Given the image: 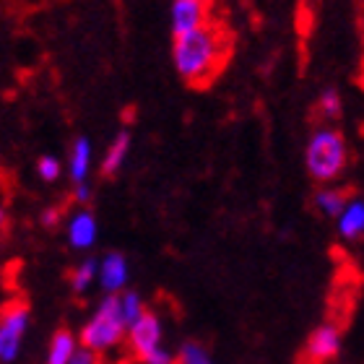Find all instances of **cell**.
I'll return each mask as SVG.
<instances>
[{
  "label": "cell",
  "mask_w": 364,
  "mask_h": 364,
  "mask_svg": "<svg viewBox=\"0 0 364 364\" xmlns=\"http://www.w3.org/2000/svg\"><path fill=\"white\" fill-rule=\"evenodd\" d=\"M232 31L221 23H203L200 29L188 31L172 42V63L177 76L193 89H205L216 81L232 58Z\"/></svg>",
  "instance_id": "obj_1"
},
{
  "label": "cell",
  "mask_w": 364,
  "mask_h": 364,
  "mask_svg": "<svg viewBox=\"0 0 364 364\" xmlns=\"http://www.w3.org/2000/svg\"><path fill=\"white\" fill-rule=\"evenodd\" d=\"M349 164V144L341 130L318 128L304 149V167L307 175L320 185H331L343 175Z\"/></svg>",
  "instance_id": "obj_2"
},
{
  "label": "cell",
  "mask_w": 364,
  "mask_h": 364,
  "mask_svg": "<svg viewBox=\"0 0 364 364\" xmlns=\"http://www.w3.org/2000/svg\"><path fill=\"white\" fill-rule=\"evenodd\" d=\"M125 333H128V326H125V320L120 315V302H117V296L107 294L94 310V315L84 323V328H81V333L76 338L81 349L99 357V354H109L117 346H122Z\"/></svg>",
  "instance_id": "obj_3"
},
{
  "label": "cell",
  "mask_w": 364,
  "mask_h": 364,
  "mask_svg": "<svg viewBox=\"0 0 364 364\" xmlns=\"http://www.w3.org/2000/svg\"><path fill=\"white\" fill-rule=\"evenodd\" d=\"M128 346L130 354L141 364H175V354L161 346L164 341V328L156 312L146 310L141 318L128 328Z\"/></svg>",
  "instance_id": "obj_4"
},
{
  "label": "cell",
  "mask_w": 364,
  "mask_h": 364,
  "mask_svg": "<svg viewBox=\"0 0 364 364\" xmlns=\"http://www.w3.org/2000/svg\"><path fill=\"white\" fill-rule=\"evenodd\" d=\"M26 328H29V307L23 302H11L0 310V364H11L18 359Z\"/></svg>",
  "instance_id": "obj_5"
},
{
  "label": "cell",
  "mask_w": 364,
  "mask_h": 364,
  "mask_svg": "<svg viewBox=\"0 0 364 364\" xmlns=\"http://www.w3.org/2000/svg\"><path fill=\"white\" fill-rule=\"evenodd\" d=\"M341 354V331L336 323H323L310 333L304 357L310 364H326Z\"/></svg>",
  "instance_id": "obj_6"
},
{
  "label": "cell",
  "mask_w": 364,
  "mask_h": 364,
  "mask_svg": "<svg viewBox=\"0 0 364 364\" xmlns=\"http://www.w3.org/2000/svg\"><path fill=\"white\" fill-rule=\"evenodd\" d=\"M211 21V6L203 0H175L172 3V37L200 29Z\"/></svg>",
  "instance_id": "obj_7"
},
{
  "label": "cell",
  "mask_w": 364,
  "mask_h": 364,
  "mask_svg": "<svg viewBox=\"0 0 364 364\" xmlns=\"http://www.w3.org/2000/svg\"><path fill=\"white\" fill-rule=\"evenodd\" d=\"M128 276H130V268H128V260L125 255L120 252H107L105 258L97 260V281L102 284L107 294H122L125 287H128Z\"/></svg>",
  "instance_id": "obj_8"
},
{
  "label": "cell",
  "mask_w": 364,
  "mask_h": 364,
  "mask_svg": "<svg viewBox=\"0 0 364 364\" xmlns=\"http://www.w3.org/2000/svg\"><path fill=\"white\" fill-rule=\"evenodd\" d=\"M65 235H68V245L73 247V250H91V247L97 245V237H99L97 216H94L89 208L76 211L68 219Z\"/></svg>",
  "instance_id": "obj_9"
},
{
  "label": "cell",
  "mask_w": 364,
  "mask_h": 364,
  "mask_svg": "<svg viewBox=\"0 0 364 364\" xmlns=\"http://www.w3.org/2000/svg\"><path fill=\"white\" fill-rule=\"evenodd\" d=\"M338 235L346 242H357L364 235V200L362 198H349V203L343 205V211L338 213Z\"/></svg>",
  "instance_id": "obj_10"
},
{
  "label": "cell",
  "mask_w": 364,
  "mask_h": 364,
  "mask_svg": "<svg viewBox=\"0 0 364 364\" xmlns=\"http://www.w3.org/2000/svg\"><path fill=\"white\" fill-rule=\"evenodd\" d=\"M130 151V133L128 130H120L117 136L112 138V144L107 146V154L102 156V164H99V172L105 177H112L120 172V167L125 164Z\"/></svg>",
  "instance_id": "obj_11"
},
{
  "label": "cell",
  "mask_w": 364,
  "mask_h": 364,
  "mask_svg": "<svg viewBox=\"0 0 364 364\" xmlns=\"http://www.w3.org/2000/svg\"><path fill=\"white\" fill-rule=\"evenodd\" d=\"M89 167H91V141L86 136H78L70 146V156H68V175L70 180L81 185L89 177Z\"/></svg>",
  "instance_id": "obj_12"
},
{
  "label": "cell",
  "mask_w": 364,
  "mask_h": 364,
  "mask_svg": "<svg viewBox=\"0 0 364 364\" xmlns=\"http://www.w3.org/2000/svg\"><path fill=\"white\" fill-rule=\"evenodd\" d=\"M76 351H78L76 333L68 331V328H60V331H55L53 341H50V346H47V362L45 364H68Z\"/></svg>",
  "instance_id": "obj_13"
},
{
  "label": "cell",
  "mask_w": 364,
  "mask_h": 364,
  "mask_svg": "<svg viewBox=\"0 0 364 364\" xmlns=\"http://www.w3.org/2000/svg\"><path fill=\"white\" fill-rule=\"evenodd\" d=\"M349 190L346 188H336V185H326L315 193V205L323 216H331V219H338V213L343 211V205L349 203Z\"/></svg>",
  "instance_id": "obj_14"
},
{
  "label": "cell",
  "mask_w": 364,
  "mask_h": 364,
  "mask_svg": "<svg viewBox=\"0 0 364 364\" xmlns=\"http://www.w3.org/2000/svg\"><path fill=\"white\" fill-rule=\"evenodd\" d=\"M94 281H97V260L94 258L81 260V263L70 271V289H73L76 294H86Z\"/></svg>",
  "instance_id": "obj_15"
},
{
  "label": "cell",
  "mask_w": 364,
  "mask_h": 364,
  "mask_svg": "<svg viewBox=\"0 0 364 364\" xmlns=\"http://www.w3.org/2000/svg\"><path fill=\"white\" fill-rule=\"evenodd\" d=\"M117 302H120V315L122 320H125V326H133L141 315H144L149 307H146V302L141 299V294L138 291H122V294H117Z\"/></svg>",
  "instance_id": "obj_16"
},
{
  "label": "cell",
  "mask_w": 364,
  "mask_h": 364,
  "mask_svg": "<svg viewBox=\"0 0 364 364\" xmlns=\"http://www.w3.org/2000/svg\"><path fill=\"white\" fill-rule=\"evenodd\" d=\"M341 109H343V102H341V94L336 89H326L320 94L318 99V112L328 120H338L341 117Z\"/></svg>",
  "instance_id": "obj_17"
},
{
  "label": "cell",
  "mask_w": 364,
  "mask_h": 364,
  "mask_svg": "<svg viewBox=\"0 0 364 364\" xmlns=\"http://www.w3.org/2000/svg\"><path fill=\"white\" fill-rule=\"evenodd\" d=\"M175 364H213L211 354L205 351V346L190 341L180 349V354L175 357Z\"/></svg>",
  "instance_id": "obj_18"
},
{
  "label": "cell",
  "mask_w": 364,
  "mask_h": 364,
  "mask_svg": "<svg viewBox=\"0 0 364 364\" xmlns=\"http://www.w3.org/2000/svg\"><path fill=\"white\" fill-rule=\"evenodd\" d=\"M37 175H39V180L55 182L58 177L63 175L60 159H55V156H39V161H37Z\"/></svg>",
  "instance_id": "obj_19"
},
{
  "label": "cell",
  "mask_w": 364,
  "mask_h": 364,
  "mask_svg": "<svg viewBox=\"0 0 364 364\" xmlns=\"http://www.w3.org/2000/svg\"><path fill=\"white\" fill-rule=\"evenodd\" d=\"M68 364H102V362H99L97 354H91V351H86V349L78 346V351L73 354V359H70Z\"/></svg>",
  "instance_id": "obj_20"
},
{
  "label": "cell",
  "mask_w": 364,
  "mask_h": 364,
  "mask_svg": "<svg viewBox=\"0 0 364 364\" xmlns=\"http://www.w3.org/2000/svg\"><path fill=\"white\" fill-rule=\"evenodd\" d=\"M89 198H91V188H89V182H81V185H76V193H73V200L81 205L89 203Z\"/></svg>",
  "instance_id": "obj_21"
},
{
  "label": "cell",
  "mask_w": 364,
  "mask_h": 364,
  "mask_svg": "<svg viewBox=\"0 0 364 364\" xmlns=\"http://www.w3.org/2000/svg\"><path fill=\"white\" fill-rule=\"evenodd\" d=\"M58 221H60V208H47L42 213V224L45 227H58Z\"/></svg>",
  "instance_id": "obj_22"
},
{
  "label": "cell",
  "mask_w": 364,
  "mask_h": 364,
  "mask_svg": "<svg viewBox=\"0 0 364 364\" xmlns=\"http://www.w3.org/2000/svg\"><path fill=\"white\" fill-rule=\"evenodd\" d=\"M8 227V211H6V205H0V232Z\"/></svg>",
  "instance_id": "obj_23"
}]
</instances>
